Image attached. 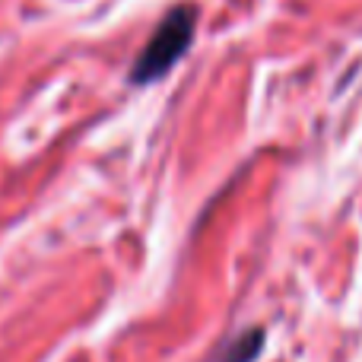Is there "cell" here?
<instances>
[{
    "instance_id": "6da1fadb",
    "label": "cell",
    "mask_w": 362,
    "mask_h": 362,
    "mask_svg": "<svg viewBox=\"0 0 362 362\" xmlns=\"http://www.w3.org/2000/svg\"><path fill=\"white\" fill-rule=\"evenodd\" d=\"M194 23H197V10L191 4H181L172 13H165V19L159 23V29L153 32V38L144 45V51L137 54L131 70L134 83H156L159 76H165L178 64V57L187 51L194 38Z\"/></svg>"
},
{
    "instance_id": "7a4b0ae2",
    "label": "cell",
    "mask_w": 362,
    "mask_h": 362,
    "mask_svg": "<svg viewBox=\"0 0 362 362\" xmlns=\"http://www.w3.org/2000/svg\"><path fill=\"white\" fill-rule=\"evenodd\" d=\"M261 346H264V331L251 327V331H242L235 340L226 344V353L219 356V362H255Z\"/></svg>"
}]
</instances>
